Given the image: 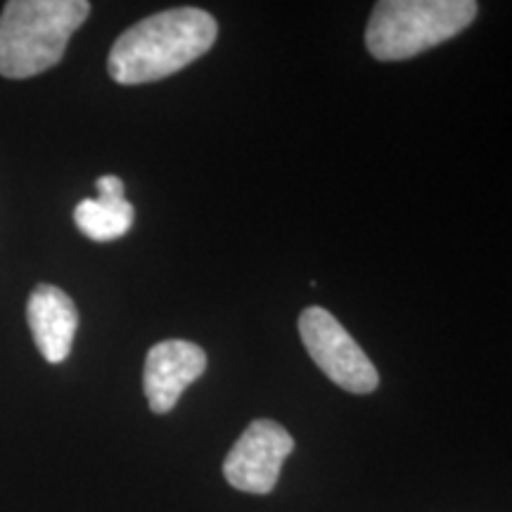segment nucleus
I'll use <instances>...</instances> for the list:
<instances>
[{
  "label": "nucleus",
  "mask_w": 512,
  "mask_h": 512,
  "mask_svg": "<svg viewBox=\"0 0 512 512\" xmlns=\"http://www.w3.org/2000/svg\"><path fill=\"white\" fill-rule=\"evenodd\" d=\"M219 24L200 8H176L145 17L126 29L110 50L107 72L121 86H140L181 72L209 53Z\"/></svg>",
  "instance_id": "f257e3e1"
},
{
  "label": "nucleus",
  "mask_w": 512,
  "mask_h": 512,
  "mask_svg": "<svg viewBox=\"0 0 512 512\" xmlns=\"http://www.w3.org/2000/svg\"><path fill=\"white\" fill-rule=\"evenodd\" d=\"M91 15L86 0H10L0 12V76L31 79L62 60Z\"/></svg>",
  "instance_id": "f03ea898"
},
{
  "label": "nucleus",
  "mask_w": 512,
  "mask_h": 512,
  "mask_svg": "<svg viewBox=\"0 0 512 512\" xmlns=\"http://www.w3.org/2000/svg\"><path fill=\"white\" fill-rule=\"evenodd\" d=\"M294 451L292 434L273 420H254L223 460V475L245 494H271L285 458Z\"/></svg>",
  "instance_id": "39448f33"
},
{
  "label": "nucleus",
  "mask_w": 512,
  "mask_h": 512,
  "mask_svg": "<svg viewBox=\"0 0 512 512\" xmlns=\"http://www.w3.org/2000/svg\"><path fill=\"white\" fill-rule=\"evenodd\" d=\"M136 209L126 200L124 183L117 176L98 178V197L83 200L74 209L76 228L95 242H110L131 230Z\"/></svg>",
  "instance_id": "6e6552de"
},
{
  "label": "nucleus",
  "mask_w": 512,
  "mask_h": 512,
  "mask_svg": "<svg viewBox=\"0 0 512 512\" xmlns=\"http://www.w3.org/2000/svg\"><path fill=\"white\" fill-rule=\"evenodd\" d=\"M27 320L34 344L48 363H62L72 351L79 311L69 294L55 285H38L29 294Z\"/></svg>",
  "instance_id": "0eeeda50"
},
{
  "label": "nucleus",
  "mask_w": 512,
  "mask_h": 512,
  "mask_svg": "<svg viewBox=\"0 0 512 512\" xmlns=\"http://www.w3.org/2000/svg\"><path fill=\"white\" fill-rule=\"evenodd\" d=\"M475 0H382L366 29V46L375 60H411L475 22Z\"/></svg>",
  "instance_id": "7ed1b4c3"
},
{
  "label": "nucleus",
  "mask_w": 512,
  "mask_h": 512,
  "mask_svg": "<svg viewBox=\"0 0 512 512\" xmlns=\"http://www.w3.org/2000/svg\"><path fill=\"white\" fill-rule=\"evenodd\" d=\"M299 335L313 363L328 375L337 387L351 394H370L380 384V373L366 351L356 344L330 311L311 306L299 316Z\"/></svg>",
  "instance_id": "20e7f679"
},
{
  "label": "nucleus",
  "mask_w": 512,
  "mask_h": 512,
  "mask_svg": "<svg viewBox=\"0 0 512 512\" xmlns=\"http://www.w3.org/2000/svg\"><path fill=\"white\" fill-rule=\"evenodd\" d=\"M207 370V354L188 339H166L147 351L143 389L152 413L174 411L178 399Z\"/></svg>",
  "instance_id": "423d86ee"
}]
</instances>
